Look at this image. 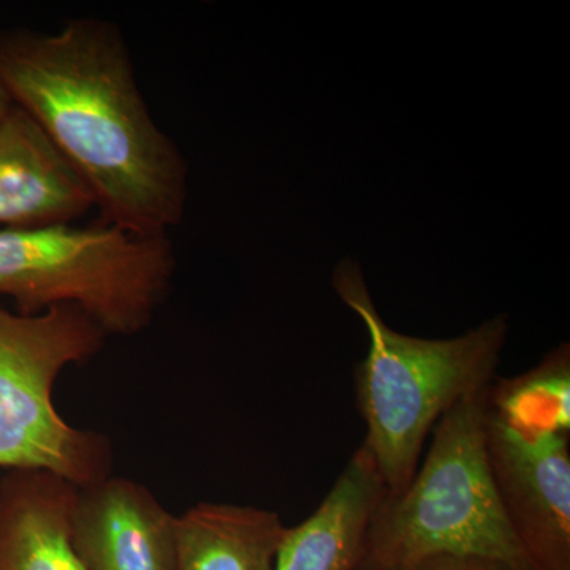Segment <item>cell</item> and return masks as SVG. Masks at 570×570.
<instances>
[{"label": "cell", "mask_w": 570, "mask_h": 570, "mask_svg": "<svg viewBox=\"0 0 570 570\" xmlns=\"http://www.w3.org/2000/svg\"><path fill=\"white\" fill-rule=\"evenodd\" d=\"M0 80L88 187L102 223L164 235L183 223L189 167L153 118L116 22L0 29Z\"/></svg>", "instance_id": "obj_1"}, {"label": "cell", "mask_w": 570, "mask_h": 570, "mask_svg": "<svg viewBox=\"0 0 570 570\" xmlns=\"http://www.w3.org/2000/svg\"><path fill=\"white\" fill-rule=\"evenodd\" d=\"M333 287L370 335L366 358L355 367L356 404L366 425L362 444L387 493H400L417 471L423 445L442 415L497 377L508 322L498 316L463 336L422 340L382 321L354 261L341 262Z\"/></svg>", "instance_id": "obj_2"}, {"label": "cell", "mask_w": 570, "mask_h": 570, "mask_svg": "<svg viewBox=\"0 0 570 570\" xmlns=\"http://www.w3.org/2000/svg\"><path fill=\"white\" fill-rule=\"evenodd\" d=\"M487 392L439 420L425 460L400 493L382 498L358 570H401L441 554L487 558L532 570L513 534L487 456Z\"/></svg>", "instance_id": "obj_3"}, {"label": "cell", "mask_w": 570, "mask_h": 570, "mask_svg": "<svg viewBox=\"0 0 570 570\" xmlns=\"http://www.w3.org/2000/svg\"><path fill=\"white\" fill-rule=\"evenodd\" d=\"M175 272L170 235L102 220L0 230V299L9 296L24 316L80 307L108 336L145 332Z\"/></svg>", "instance_id": "obj_4"}, {"label": "cell", "mask_w": 570, "mask_h": 570, "mask_svg": "<svg viewBox=\"0 0 570 570\" xmlns=\"http://www.w3.org/2000/svg\"><path fill=\"white\" fill-rule=\"evenodd\" d=\"M107 337L80 307L24 316L0 299V468L48 472L78 489L111 478L110 439L71 426L52 400L62 371L91 362Z\"/></svg>", "instance_id": "obj_5"}, {"label": "cell", "mask_w": 570, "mask_h": 570, "mask_svg": "<svg viewBox=\"0 0 570 570\" xmlns=\"http://www.w3.org/2000/svg\"><path fill=\"white\" fill-rule=\"evenodd\" d=\"M570 436L527 434L485 412L487 456L532 570H570Z\"/></svg>", "instance_id": "obj_6"}, {"label": "cell", "mask_w": 570, "mask_h": 570, "mask_svg": "<svg viewBox=\"0 0 570 570\" xmlns=\"http://www.w3.org/2000/svg\"><path fill=\"white\" fill-rule=\"evenodd\" d=\"M175 524L149 489L111 475L78 490L71 546L86 570H175Z\"/></svg>", "instance_id": "obj_7"}, {"label": "cell", "mask_w": 570, "mask_h": 570, "mask_svg": "<svg viewBox=\"0 0 570 570\" xmlns=\"http://www.w3.org/2000/svg\"><path fill=\"white\" fill-rule=\"evenodd\" d=\"M91 209L88 187L14 105L0 124V230L75 224Z\"/></svg>", "instance_id": "obj_8"}, {"label": "cell", "mask_w": 570, "mask_h": 570, "mask_svg": "<svg viewBox=\"0 0 570 570\" xmlns=\"http://www.w3.org/2000/svg\"><path fill=\"white\" fill-rule=\"evenodd\" d=\"M385 493L373 456L360 445L318 508L285 528L273 570H358L371 520Z\"/></svg>", "instance_id": "obj_9"}, {"label": "cell", "mask_w": 570, "mask_h": 570, "mask_svg": "<svg viewBox=\"0 0 570 570\" xmlns=\"http://www.w3.org/2000/svg\"><path fill=\"white\" fill-rule=\"evenodd\" d=\"M78 490L40 471L0 480V570H86L70 534Z\"/></svg>", "instance_id": "obj_10"}, {"label": "cell", "mask_w": 570, "mask_h": 570, "mask_svg": "<svg viewBox=\"0 0 570 570\" xmlns=\"http://www.w3.org/2000/svg\"><path fill=\"white\" fill-rule=\"evenodd\" d=\"M285 528L273 510L200 502L176 517L175 570H273Z\"/></svg>", "instance_id": "obj_11"}, {"label": "cell", "mask_w": 570, "mask_h": 570, "mask_svg": "<svg viewBox=\"0 0 570 570\" xmlns=\"http://www.w3.org/2000/svg\"><path fill=\"white\" fill-rule=\"evenodd\" d=\"M487 407L527 434L570 436V347L561 344L519 376L494 377Z\"/></svg>", "instance_id": "obj_12"}, {"label": "cell", "mask_w": 570, "mask_h": 570, "mask_svg": "<svg viewBox=\"0 0 570 570\" xmlns=\"http://www.w3.org/2000/svg\"><path fill=\"white\" fill-rule=\"evenodd\" d=\"M401 570H515L502 562L487 560L479 557H455V554H441V557L426 558Z\"/></svg>", "instance_id": "obj_13"}, {"label": "cell", "mask_w": 570, "mask_h": 570, "mask_svg": "<svg viewBox=\"0 0 570 570\" xmlns=\"http://www.w3.org/2000/svg\"><path fill=\"white\" fill-rule=\"evenodd\" d=\"M13 107V100H11L9 91H7L6 86H3L2 80H0V124L9 116Z\"/></svg>", "instance_id": "obj_14"}]
</instances>
